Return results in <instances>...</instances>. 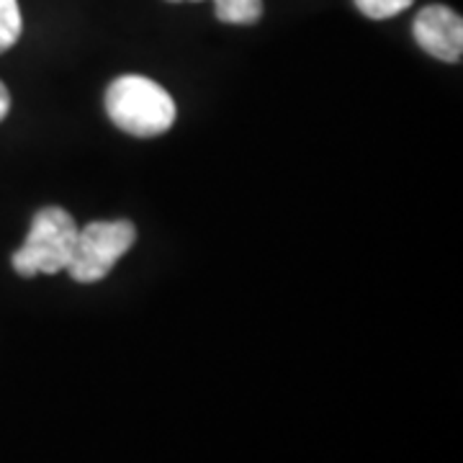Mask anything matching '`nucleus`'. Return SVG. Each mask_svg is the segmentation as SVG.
<instances>
[{
    "instance_id": "obj_5",
    "label": "nucleus",
    "mask_w": 463,
    "mask_h": 463,
    "mask_svg": "<svg viewBox=\"0 0 463 463\" xmlns=\"http://www.w3.org/2000/svg\"><path fill=\"white\" fill-rule=\"evenodd\" d=\"M214 14L224 24L250 26L263 16V0H214Z\"/></svg>"
},
{
    "instance_id": "obj_4",
    "label": "nucleus",
    "mask_w": 463,
    "mask_h": 463,
    "mask_svg": "<svg viewBox=\"0 0 463 463\" xmlns=\"http://www.w3.org/2000/svg\"><path fill=\"white\" fill-rule=\"evenodd\" d=\"M414 39L422 50L443 60L458 62L463 54V21L448 5H428L414 18Z\"/></svg>"
},
{
    "instance_id": "obj_7",
    "label": "nucleus",
    "mask_w": 463,
    "mask_h": 463,
    "mask_svg": "<svg viewBox=\"0 0 463 463\" xmlns=\"http://www.w3.org/2000/svg\"><path fill=\"white\" fill-rule=\"evenodd\" d=\"M414 0H355V8L364 16L373 18V21H383V18L399 16L402 11H407Z\"/></svg>"
},
{
    "instance_id": "obj_9",
    "label": "nucleus",
    "mask_w": 463,
    "mask_h": 463,
    "mask_svg": "<svg viewBox=\"0 0 463 463\" xmlns=\"http://www.w3.org/2000/svg\"><path fill=\"white\" fill-rule=\"evenodd\" d=\"M170 3H183V0H170ZM191 3H199V0H191Z\"/></svg>"
},
{
    "instance_id": "obj_6",
    "label": "nucleus",
    "mask_w": 463,
    "mask_h": 463,
    "mask_svg": "<svg viewBox=\"0 0 463 463\" xmlns=\"http://www.w3.org/2000/svg\"><path fill=\"white\" fill-rule=\"evenodd\" d=\"M24 32V18L18 0H0V54L8 52Z\"/></svg>"
},
{
    "instance_id": "obj_1",
    "label": "nucleus",
    "mask_w": 463,
    "mask_h": 463,
    "mask_svg": "<svg viewBox=\"0 0 463 463\" xmlns=\"http://www.w3.org/2000/svg\"><path fill=\"white\" fill-rule=\"evenodd\" d=\"M106 114L132 137H160L175 121V100L145 75L116 78L106 90Z\"/></svg>"
},
{
    "instance_id": "obj_8",
    "label": "nucleus",
    "mask_w": 463,
    "mask_h": 463,
    "mask_svg": "<svg viewBox=\"0 0 463 463\" xmlns=\"http://www.w3.org/2000/svg\"><path fill=\"white\" fill-rule=\"evenodd\" d=\"M8 111H11V93H8V88L0 83V121L8 116Z\"/></svg>"
},
{
    "instance_id": "obj_2",
    "label": "nucleus",
    "mask_w": 463,
    "mask_h": 463,
    "mask_svg": "<svg viewBox=\"0 0 463 463\" xmlns=\"http://www.w3.org/2000/svg\"><path fill=\"white\" fill-rule=\"evenodd\" d=\"M78 230L80 227L65 209L60 206L39 209L32 219L26 242L11 258L14 270L24 279H33L39 273L54 276L60 270H67L75 240H78Z\"/></svg>"
},
{
    "instance_id": "obj_3",
    "label": "nucleus",
    "mask_w": 463,
    "mask_h": 463,
    "mask_svg": "<svg viewBox=\"0 0 463 463\" xmlns=\"http://www.w3.org/2000/svg\"><path fill=\"white\" fill-rule=\"evenodd\" d=\"M137 242V227L127 219L116 222H90L78 230V240L72 248V258L67 263V273L78 283L103 281Z\"/></svg>"
}]
</instances>
